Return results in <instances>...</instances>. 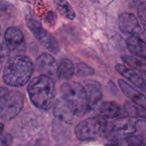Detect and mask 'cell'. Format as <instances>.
Returning <instances> with one entry per match:
<instances>
[{"label": "cell", "instance_id": "6da1fadb", "mask_svg": "<svg viewBox=\"0 0 146 146\" xmlns=\"http://www.w3.org/2000/svg\"><path fill=\"white\" fill-rule=\"evenodd\" d=\"M33 68V62L28 56L17 55L7 61L3 68V79L8 86H23L29 81Z\"/></svg>", "mask_w": 146, "mask_h": 146}, {"label": "cell", "instance_id": "7a4b0ae2", "mask_svg": "<svg viewBox=\"0 0 146 146\" xmlns=\"http://www.w3.org/2000/svg\"><path fill=\"white\" fill-rule=\"evenodd\" d=\"M27 92L32 103L40 110H49L55 98V85L50 77L39 75L28 85Z\"/></svg>", "mask_w": 146, "mask_h": 146}, {"label": "cell", "instance_id": "3957f363", "mask_svg": "<svg viewBox=\"0 0 146 146\" xmlns=\"http://www.w3.org/2000/svg\"><path fill=\"white\" fill-rule=\"evenodd\" d=\"M62 99L75 116H82L91 110L86 87L78 82H67L61 87Z\"/></svg>", "mask_w": 146, "mask_h": 146}, {"label": "cell", "instance_id": "277c9868", "mask_svg": "<svg viewBox=\"0 0 146 146\" xmlns=\"http://www.w3.org/2000/svg\"><path fill=\"white\" fill-rule=\"evenodd\" d=\"M23 103V94L17 91H9L2 87L0 97L1 120L8 121L15 118L22 109Z\"/></svg>", "mask_w": 146, "mask_h": 146}, {"label": "cell", "instance_id": "5b68a950", "mask_svg": "<svg viewBox=\"0 0 146 146\" xmlns=\"http://www.w3.org/2000/svg\"><path fill=\"white\" fill-rule=\"evenodd\" d=\"M108 121L102 117L89 118L80 122L75 127L77 138L83 141L95 140L107 133Z\"/></svg>", "mask_w": 146, "mask_h": 146}, {"label": "cell", "instance_id": "8992f818", "mask_svg": "<svg viewBox=\"0 0 146 146\" xmlns=\"http://www.w3.org/2000/svg\"><path fill=\"white\" fill-rule=\"evenodd\" d=\"M107 133L121 135H132L136 133V121L128 117H119L108 121Z\"/></svg>", "mask_w": 146, "mask_h": 146}, {"label": "cell", "instance_id": "52a82bcc", "mask_svg": "<svg viewBox=\"0 0 146 146\" xmlns=\"http://www.w3.org/2000/svg\"><path fill=\"white\" fill-rule=\"evenodd\" d=\"M4 40L10 50L18 53L25 50V39L23 33L17 27H9L5 32Z\"/></svg>", "mask_w": 146, "mask_h": 146}, {"label": "cell", "instance_id": "ba28073f", "mask_svg": "<svg viewBox=\"0 0 146 146\" xmlns=\"http://www.w3.org/2000/svg\"><path fill=\"white\" fill-rule=\"evenodd\" d=\"M36 65H37L38 70L40 73H42L43 75H47L50 77V76L57 74L58 65L56 64L54 57L48 53L41 54L37 58Z\"/></svg>", "mask_w": 146, "mask_h": 146}, {"label": "cell", "instance_id": "9c48e42d", "mask_svg": "<svg viewBox=\"0 0 146 146\" xmlns=\"http://www.w3.org/2000/svg\"><path fill=\"white\" fill-rule=\"evenodd\" d=\"M119 27L122 33L132 35H137L141 32L138 19L131 13H125L120 16Z\"/></svg>", "mask_w": 146, "mask_h": 146}, {"label": "cell", "instance_id": "30bf717a", "mask_svg": "<svg viewBox=\"0 0 146 146\" xmlns=\"http://www.w3.org/2000/svg\"><path fill=\"white\" fill-rule=\"evenodd\" d=\"M86 90L88 96L90 109L92 110L100 103L102 99V91L101 86L98 82L94 80H86Z\"/></svg>", "mask_w": 146, "mask_h": 146}, {"label": "cell", "instance_id": "8fae6325", "mask_svg": "<svg viewBox=\"0 0 146 146\" xmlns=\"http://www.w3.org/2000/svg\"><path fill=\"white\" fill-rule=\"evenodd\" d=\"M34 36L40 42V44L50 52L56 54L59 51V45L57 41L45 29L41 28L40 30H38L37 33H34Z\"/></svg>", "mask_w": 146, "mask_h": 146}, {"label": "cell", "instance_id": "7c38bea8", "mask_svg": "<svg viewBox=\"0 0 146 146\" xmlns=\"http://www.w3.org/2000/svg\"><path fill=\"white\" fill-rule=\"evenodd\" d=\"M119 86L122 90V92L126 94V96H127L130 99H132V101L134 104L146 109V97L144 96V94L137 91L135 88H133L132 86H130L129 84H127L126 81L122 80H119Z\"/></svg>", "mask_w": 146, "mask_h": 146}, {"label": "cell", "instance_id": "4fadbf2b", "mask_svg": "<svg viewBox=\"0 0 146 146\" xmlns=\"http://www.w3.org/2000/svg\"><path fill=\"white\" fill-rule=\"evenodd\" d=\"M116 70L118 71L119 74L123 75L125 78H127L128 80H130L133 84H134L137 87L141 89L142 91L146 92V85L141 76H139L137 73H135L133 70L128 68L125 65L122 64H118L115 67Z\"/></svg>", "mask_w": 146, "mask_h": 146}, {"label": "cell", "instance_id": "5bb4252c", "mask_svg": "<svg viewBox=\"0 0 146 146\" xmlns=\"http://www.w3.org/2000/svg\"><path fill=\"white\" fill-rule=\"evenodd\" d=\"M128 50L136 56L146 59V43L137 35H131L127 39Z\"/></svg>", "mask_w": 146, "mask_h": 146}, {"label": "cell", "instance_id": "9a60e30c", "mask_svg": "<svg viewBox=\"0 0 146 146\" xmlns=\"http://www.w3.org/2000/svg\"><path fill=\"white\" fill-rule=\"evenodd\" d=\"M121 109L119 105L114 102H104L98 109V115L104 119H112L119 117Z\"/></svg>", "mask_w": 146, "mask_h": 146}, {"label": "cell", "instance_id": "2e32d148", "mask_svg": "<svg viewBox=\"0 0 146 146\" xmlns=\"http://www.w3.org/2000/svg\"><path fill=\"white\" fill-rule=\"evenodd\" d=\"M75 73V68L71 60L68 58H63L61 60L57 68V76L60 79L69 80Z\"/></svg>", "mask_w": 146, "mask_h": 146}, {"label": "cell", "instance_id": "e0dca14e", "mask_svg": "<svg viewBox=\"0 0 146 146\" xmlns=\"http://www.w3.org/2000/svg\"><path fill=\"white\" fill-rule=\"evenodd\" d=\"M54 115L67 122L71 121L73 118L75 116V115L73 113V111L68 107V105L64 103V101L62 99V101H57L54 107Z\"/></svg>", "mask_w": 146, "mask_h": 146}, {"label": "cell", "instance_id": "ac0fdd59", "mask_svg": "<svg viewBox=\"0 0 146 146\" xmlns=\"http://www.w3.org/2000/svg\"><path fill=\"white\" fill-rule=\"evenodd\" d=\"M25 20H26V23H27V27L30 29V31L33 34L35 33H37L38 30H40L41 28H43L39 19L35 15V13L32 9H27L26 10Z\"/></svg>", "mask_w": 146, "mask_h": 146}, {"label": "cell", "instance_id": "d6986e66", "mask_svg": "<svg viewBox=\"0 0 146 146\" xmlns=\"http://www.w3.org/2000/svg\"><path fill=\"white\" fill-rule=\"evenodd\" d=\"M55 4L56 9L62 16L69 20H74L75 18L74 10L66 0H55Z\"/></svg>", "mask_w": 146, "mask_h": 146}, {"label": "cell", "instance_id": "ffe728a7", "mask_svg": "<svg viewBox=\"0 0 146 146\" xmlns=\"http://www.w3.org/2000/svg\"><path fill=\"white\" fill-rule=\"evenodd\" d=\"M122 60L130 67L139 72L142 76L146 74V62H143L142 60L132 56H122Z\"/></svg>", "mask_w": 146, "mask_h": 146}, {"label": "cell", "instance_id": "44dd1931", "mask_svg": "<svg viewBox=\"0 0 146 146\" xmlns=\"http://www.w3.org/2000/svg\"><path fill=\"white\" fill-rule=\"evenodd\" d=\"M125 110L128 115L132 116H138V117H141L146 120V109L144 107H141L136 104H133L127 103L126 104Z\"/></svg>", "mask_w": 146, "mask_h": 146}, {"label": "cell", "instance_id": "7402d4cb", "mask_svg": "<svg viewBox=\"0 0 146 146\" xmlns=\"http://www.w3.org/2000/svg\"><path fill=\"white\" fill-rule=\"evenodd\" d=\"M94 69L83 62H79L75 65V74L78 76H89L94 74Z\"/></svg>", "mask_w": 146, "mask_h": 146}, {"label": "cell", "instance_id": "603a6c76", "mask_svg": "<svg viewBox=\"0 0 146 146\" xmlns=\"http://www.w3.org/2000/svg\"><path fill=\"white\" fill-rule=\"evenodd\" d=\"M137 135L146 139V120H138L136 121Z\"/></svg>", "mask_w": 146, "mask_h": 146}, {"label": "cell", "instance_id": "cb8c5ba5", "mask_svg": "<svg viewBox=\"0 0 146 146\" xmlns=\"http://www.w3.org/2000/svg\"><path fill=\"white\" fill-rule=\"evenodd\" d=\"M138 15H139V17L143 24L144 29L146 32V1L139 4V6L138 8Z\"/></svg>", "mask_w": 146, "mask_h": 146}, {"label": "cell", "instance_id": "d4e9b609", "mask_svg": "<svg viewBox=\"0 0 146 146\" xmlns=\"http://www.w3.org/2000/svg\"><path fill=\"white\" fill-rule=\"evenodd\" d=\"M44 20L45 21V23L47 25H49L50 27H53L55 24H56V21L57 20V17H56V14L53 11H48L44 17Z\"/></svg>", "mask_w": 146, "mask_h": 146}, {"label": "cell", "instance_id": "484cf974", "mask_svg": "<svg viewBox=\"0 0 146 146\" xmlns=\"http://www.w3.org/2000/svg\"><path fill=\"white\" fill-rule=\"evenodd\" d=\"M9 50H10V49L7 45L5 40H3L2 41V48H1V57H2V61H3L4 59H7L9 57Z\"/></svg>", "mask_w": 146, "mask_h": 146}, {"label": "cell", "instance_id": "4316f807", "mask_svg": "<svg viewBox=\"0 0 146 146\" xmlns=\"http://www.w3.org/2000/svg\"><path fill=\"white\" fill-rule=\"evenodd\" d=\"M12 142V138L9 134H5L2 137L1 141V146H8Z\"/></svg>", "mask_w": 146, "mask_h": 146}, {"label": "cell", "instance_id": "83f0119b", "mask_svg": "<svg viewBox=\"0 0 146 146\" xmlns=\"http://www.w3.org/2000/svg\"><path fill=\"white\" fill-rule=\"evenodd\" d=\"M24 2H27L29 3H33V4H37V3H40V0H21Z\"/></svg>", "mask_w": 146, "mask_h": 146}, {"label": "cell", "instance_id": "f1b7e54d", "mask_svg": "<svg viewBox=\"0 0 146 146\" xmlns=\"http://www.w3.org/2000/svg\"><path fill=\"white\" fill-rule=\"evenodd\" d=\"M141 146H146V139L145 140L143 139V142H142V144H141Z\"/></svg>", "mask_w": 146, "mask_h": 146}, {"label": "cell", "instance_id": "f546056e", "mask_svg": "<svg viewBox=\"0 0 146 146\" xmlns=\"http://www.w3.org/2000/svg\"><path fill=\"white\" fill-rule=\"evenodd\" d=\"M142 78H143V80H144V81H145V83L146 85V74L144 75V76H142Z\"/></svg>", "mask_w": 146, "mask_h": 146}]
</instances>
